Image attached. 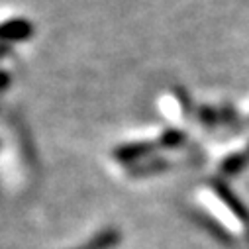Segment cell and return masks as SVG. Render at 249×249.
Returning <instances> with one entry per match:
<instances>
[{"mask_svg":"<svg viewBox=\"0 0 249 249\" xmlns=\"http://www.w3.org/2000/svg\"><path fill=\"white\" fill-rule=\"evenodd\" d=\"M122 241V231L118 228H104L94 233L87 243L75 245L71 249H116Z\"/></svg>","mask_w":249,"mask_h":249,"instance_id":"cell-3","label":"cell"},{"mask_svg":"<svg viewBox=\"0 0 249 249\" xmlns=\"http://www.w3.org/2000/svg\"><path fill=\"white\" fill-rule=\"evenodd\" d=\"M161 145L159 138L157 140H142V142H128V143H120L118 147L112 149V159L120 165H128L134 167L138 163H143L149 159Z\"/></svg>","mask_w":249,"mask_h":249,"instance_id":"cell-1","label":"cell"},{"mask_svg":"<svg viewBox=\"0 0 249 249\" xmlns=\"http://www.w3.org/2000/svg\"><path fill=\"white\" fill-rule=\"evenodd\" d=\"M10 75L6 73V71H2V69H0V92H4L8 87H10Z\"/></svg>","mask_w":249,"mask_h":249,"instance_id":"cell-6","label":"cell"},{"mask_svg":"<svg viewBox=\"0 0 249 249\" xmlns=\"http://www.w3.org/2000/svg\"><path fill=\"white\" fill-rule=\"evenodd\" d=\"M159 142H161L163 147H178L184 142V136L178 130H167V132H163V136L159 138Z\"/></svg>","mask_w":249,"mask_h":249,"instance_id":"cell-5","label":"cell"},{"mask_svg":"<svg viewBox=\"0 0 249 249\" xmlns=\"http://www.w3.org/2000/svg\"><path fill=\"white\" fill-rule=\"evenodd\" d=\"M167 167H169L167 159H161V157H149V159H145L143 163H138V165L130 167L128 173H130V177H147V175L165 171Z\"/></svg>","mask_w":249,"mask_h":249,"instance_id":"cell-4","label":"cell"},{"mask_svg":"<svg viewBox=\"0 0 249 249\" xmlns=\"http://www.w3.org/2000/svg\"><path fill=\"white\" fill-rule=\"evenodd\" d=\"M36 34V26L28 18H10L6 22H0V43L8 45V43H20L32 39Z\"/></svg>","mask_w":249,"mask_h":249,"instance_id":"cell-2","label":"cell"}]
</instances>
